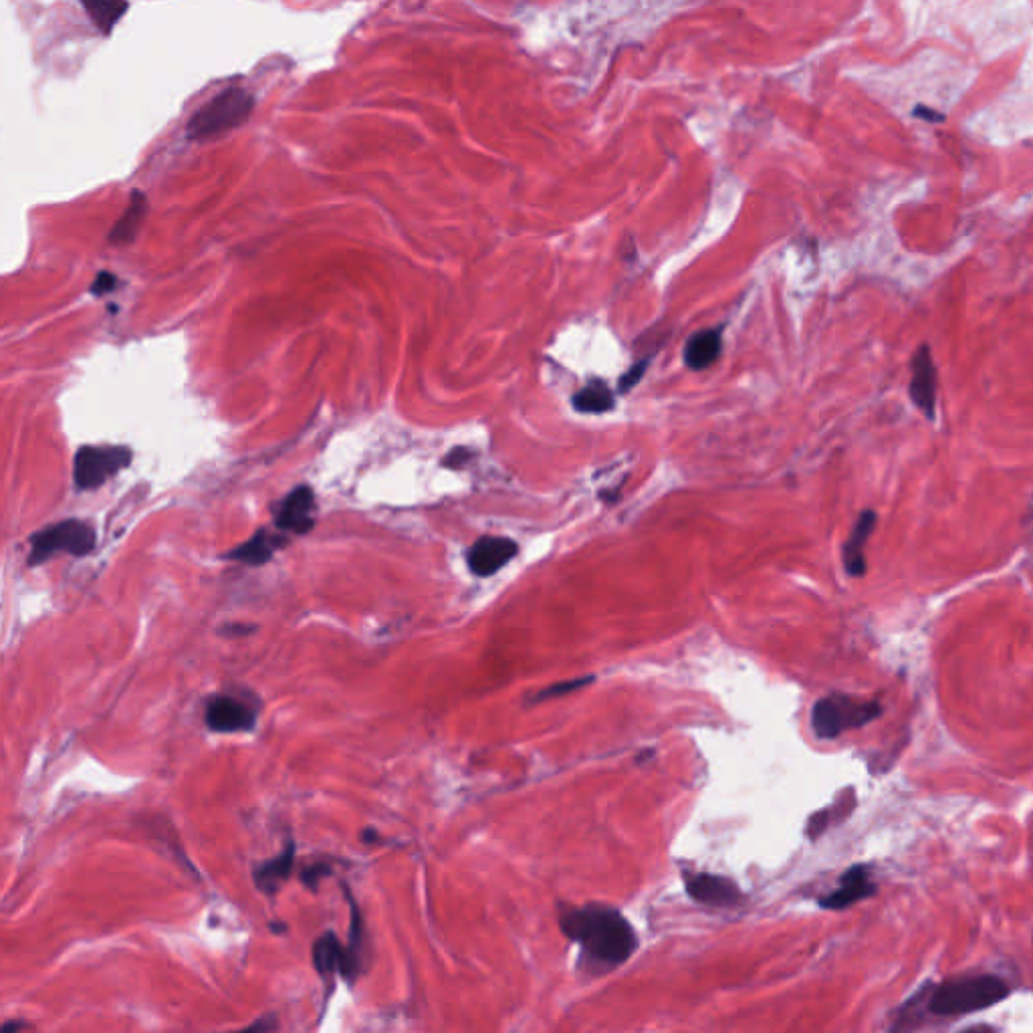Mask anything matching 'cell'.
I'll use <instances>...</instances> for the list:
<instances>
[{"mask_svg":"<svg viewBox=\"0 0 1033 1033\" xmlns=\"http://www.w3.org/2000/svg\"><path fill=\"white\" fill-rule=\"evenodd\" d=\"M560 927L576 940L592 963L604 969L626 963L638 945L635 928L626 916L606 904L565 908L560 915Z\"/></svg>","mask_w":1033,"mask_h":1033,"instance_id":"1","label":"cell"},{"mask_svg":"<svg viewBox=\"0 0 1033 1033\" xmlns=\"http://www.w3.org/2000/svg\"><path fill=\"white\" fill-rule=\"evenodd\" d=\"M1010 986L998 975H963L937 986L933 983L928 1013L937 1018H961L989 1010L1010 998Z\"/></svg>","mask_w":1033,"mask_h":1033,"instance_id":"2","label":"cell"},{"mask_svg":"<svg viewBox=\"0 0 1033 1033\" xmlns=\"http://www.w3.org/2000/svg\"><path fill=\"white\" fill-rule=\"evenodd\" d=\"M882 715L878 701L834 693L820 699L811 711V727L820 739H835L845 731L864 727Z\"/></svg>","mask_w":1033,"mask_h":1033,"instance_id":"3","label":"cell"},{"mask_svg":"<svg viewBox=\"0 0 1033 1033\" xmlns=\"http://www.w3.org/2000/svg\"><path fill=\"white\" fill-rule=\"evenodd\" d=\"M255 107V97L243 87H228L190 118L187 134L190 140H209L247 121Z\"/></svg>","mask_w":1033,"mask_h":1033,"instance_id":"4","label":"cell"},{"mask_svg":"<svg viewBox=\"0 0 1033 1033\" xmlns=\"http://www.w3.org/2000/svg\"><path fill=\"white\" fill-rule=\"evenodd\" d=\"M95 543L97 535L89 523L79 519H65L31 535L29 565L45 564L55 553L61 552L83 557L94 552Z\"/></svg>","mask_w":1033,"mask_h":1033,"instance_id":"5","label":"cell"},{"mask_svg":"<svg viewBox=\"0 0 1033 1033\" xmlns=\"http://www.w3.org/2000/svg\"><path fill=\"white\" fill-rule=\"evenodd\" d=\"M131 462L128 447H82L73 462V479L79 491L99 489L107 479L116 477L119 470Z\"/></svg>","mask_w":1033,"mask_h":1033,"instance_id":"6","label":"cell"},{"mask_svg":"<svg viewBox=\"0 0 1033 1033\" xmlns=\"http://www.w3.org/2000/svg\"><path fill=\"white\" fill-rule=\"evenodd\" d=\"M910 384L908 396L913 400L916 411L920 412L927 420H935L937 416V365L927 343L916 348L913 362H910Z\"/></svg>","mask_w":1033,"mask_h":1033,"instance_id":"7","label":"cell"},{"mask_svg":"<svg viewBox=\"0 0 1033 1033\" xmlns=\"http://www.w3.org/2000/svg\"><path fill=\"white\" fill-rule=\"evenodd\" d=\"M204 718L214 733H247L257 725V709L231 694H216L206 703Z\"/></svg>","mask_w":1033,"mask_h":1033,"instance_id":"8","label":"cell"},{"mask_svg":"<svg viewBox=\"0 0 1033 1033\" xmlns=\"http://www.w3.org/2000/svg\"><path fill=\"white\" fill-rule=\"evenodd\" d=\"M311 963L316 967L321 981L328 987V995L326 999L331 995L333 991V986H336V975H340L341 979L348 983V986H353L352 975V965H350V957H348V949L345 945L340 943L338 935L333 930H328L319 937L313 947H311Z\"/></svg>","mask_w":1033,"mask_h":1033,"instance_id":"9","label":"cell"},{"mask_svg":"<svg viewBox=\"0 0 1033 1033\" xmlns=\"http://www.w3.org/2000/svg\"><path fill=\"white\" fill-rule=\"evenodd\" d=\"M316 523V494L313 489L301 484L283 499L275 509V528L295 535H306Z\"/></svg>","mask_w":1033,"mask_h":1033,"instance_id":"10","label":"cell"},{"mask_svg":"<svg viewBox=\"0 0 1033 1033\" xmlns=\"http://www.w3.org/2000/svg\"><path fill=\"white\" fill-rule=\"evenodd\" d=\"M516 552L515 541L509 537H482L467 553V564L475 576L491 577L503 569Z\"/></svg>","mask_w":1033,"mask_h":1033,"instance_id":"11","label":"cell"},{"mask_svg":"<svg viewBox=\"0 0 1033 1033\" xmlns=\"http://www.w3.org/2000/svg\"><path fill=\"white\" fill-rule=\"evenodd\" d=\"M872 894H876V884L872 881V872H870L869 866L858 864V866L848 870L844 876L840 878V886L835 888L834 893L820 898V906L828 908V910H844L852 904L866 901Z\"/></svg>","mask_w":1033,"mask_h":1033,"instance_id":"12","label":"cell"},{"mask_svg":"<svg viewBox=\"0 0 1033 1033\" xmlns=\"http://www.w3.org/2000/svg\"><path fill=\"white\" fill-rule=\"evenodd\" d=\"M686 893L696 903L715 906H735L741 901L739 888L735 882L715 876V874H684Z\"/></svg>","mask_w":1033,"mask_h":1033,"instance_id":"13","label":"cell"},{"mask_svg":"<svg viewBox=\"0 0 1033 1033\" xmlns=\"http://www.w3.org/2000/svg\"><path fill=\"white\" fill-rule=\"evenodd\" d=\"M295 866V842L289 840L285 848L281 850V854H277L270 860H265L260 862L253 870V881H255V886L263 894L267 896H277L279 891H281L283 884L291 878L294 874Z\"/></svg>","mask_w":1033,"mask_h":1033,"instance_id":"14","label":"cell"},{"mask_svg":"<svg viewBox=\"0 0 1033 1033\" xmlns=\"http://www.w3.org/2000/svg\"><path fill=\"white\" fill-rule=\"evenodd\" d=\"M874 528H876V513H874L872 509H866V511H862L860 516H858L854 529H852L850 537L845 541L842 557H844L845 572L852 577H860L866 574L864 550H866V543H869L870 535H872Z\"/></svg>","mask_w":1033,"mask_h":1033,"instance_id":"15","label":"cell"},{"mask_svg":"<svg viewBox=\"0 0 1033 1033\" xmlns=\"http://www.w3.org/2000/svg\"><path fill=\"white\" fill-rule=\"evenodd\" d=\"M287 545V537L281 533H273L269 529H258L257 533L245 541L243 545L226 553V560L241 562V564L263 565L269 562L275 553Z\"/></svg>","mask_w":1033,"mask_h":1033,"instance_id":"16","label":"cell"},{"mask_svg":"<svg viewBox=\"0 0 1033 1033\" xmlns=\"http://www.w3.org/2000/svg\"><path fill=\"white\" fill-rule=\"evenodd\" d=\"M343 894L350 903V939H348V957H350V965H352V975L353 981L360 979V975L364 973V959H365V925L364 916H362V908L358 901L353 898V894L350 893V888L343 884Z\"/></svg>","mask_w":1033,"mask_h":1033,"instance_id":"17","label":"cell"},{"mask_svg":"<svg viewBox=\"0 0 1033 1033\" xmlns=\"http://www.w3.org/2000/svg\"><path fill=\"white\" fill-rule=\"evenodd\" d=\"M146 214H148V199L140 190H134L128 209H126L124 216L119 219L116 226H114V231H111V235H109V243L111 245L134 243V238L140 233Z\"/></svg>","mask_w":1033,"mask_h":1033,"instance_id":"18","label":"cell"},{"mask_svg":"<svg viewBox=\"0 0 1033 1033\" xmlns=\"http://www.w3.org/2000/svg\"><path fill=\"white\" fill-rule=\"evenodd\" d=\"M933 983L920 987L913 998L906 999L901 1010L896 1013L888 1033H915L928 1013V995H930Z\"/></svg>","mask_w":1033,"mask_h":1033,"instance_id":"19","label":"cell"},{"mask_svg":"<svg viewBox=\"0 0 1033 1033\" xmlns=\"http://www.w3.org/2000/svg\"><path fill=\"white\" fill-rule=\"evenodd\" d=\"M721 353V331L716 329H705L694 333L686 350H684V360L691 370H705L711 364H715L716 358Z\"/></svg>","mask_w":1033,"mask_h":1033,"instance_id":"20","label":"cell"},{"mask_svg":"<svg viewBox=\"0 0 1033 1033\" xmlns=\"http://www.w3.org/2000/svg\"><path fill=\"white\" fill-rule=\"evenodd\" d=\"M574 406L576 411L586 412V414H599V412L611 411L614 406V394L610 387L604 382H592L589 386L579 390L574 396Z\"/></svg>","mask_w":1033,"mask_h":1033,"instance_id":"21","label":"cell"},{"mask_svg":"<svg viewBox=\"0 0 1033 1033\" xmlns=\"http://www.w3.org/2000/svg\"><path fill=\"white\" fill-rule=\"evenodd\" d=\"M83 9L89 14V19L94 21L95 26L104 33V35H109L111 29L119 23V19L124 17V12L128 11V2H89L85 0L83 2Z\"/></svg>","mask_w":1033,"mask_h":1033,"instance_id":"22","label":"cell"},{"mask_svg":"<svg viewBox=\"0 0 1033 1033\" xmlns=\"http://www.w3.org/2000/svg\"><path fill=\"white\" fill-rule=\"evenodd\" d=\"M329 874H331V866H329V864H326V862H316V864L303 869V872H301V882L306 884L309 891L316 893L319 882L323 881Z\"/></svg>","mask_w":1033,"mask_h":1033,"instance_id":"23","label":"cell"},{"mask_svg":"<svg viewBox=\"0 0 1033 1033\" xmlns=\"http://www.w3.org/2000/svg\"><path fill=\"white\" fill-rule=\"evenodd\" d=\"M277 1030H279V1015L277 1013H267V1015L258 1018L247 1027L226 1033H275Z\"/></svg>","mask_w":1033,"mask_h":1033,"instance_id":"24","label":"cell"},{"mask_svg":"<svg viewBox=\"0 0 1033 1033\" xmlns=\"http://www.w3.org/2000/svg\"><path fill=\"white\" fill-rule=\"evenodd\" d=\"M594 681L592 677H586V679H579V681H567L560 682V684H552L547 691L537 694V701L541 699H553V696H560V694L572 693V691H577L582 686H586L589 682Z\"/></svg>","mask_w":1033,"mask_h":1033,"instance_id":"25","label":"cell"},{"mask_svg":"<svg viewBox=\"0 0 1033 1033\" xmlns=\"http://www.w3.org/2000/svg\"><path fill=\"white\" fill-rule=\"evenodd\" d=\"M470 458H472V450H469V448H452L443 460V465L448 469H460V467H465L469 462Z\"/></svg>","mask_w":1033,"mask_h":1033,"instance_id":"26","label":"cell"},{"mask_svg":"<svg viewBox=\"0 0 1033 1033\" xmlns=\"http://www.w3.org/2000/svg\"><path fill=\"white\" fill-rule=\"evenodd\" d=\"M116 277L111 273H99L97 279H95L94 285H92V294L94 295H104L109 294L116 289Z\"/></svg>","mask_w":1033,"mask_h":1033,"instance_id":"27","label":"cell"},{"mask_svg":"<svg viewBox=\"0 0 1033 1033\" xmlns=\"http://www.w3.org/2000/svg\"><path fill=\"white\" fill-rule=\"evenodd\" d=\"M646 364H648V362H640V364L635 365V368H632V370H630V372H628V374H626V376L620 380V390H622V392H628V390L635 386L636 382L642 377V374H645Z\"/></svg>","mask_w":1033,"mask_h":1033,"instance_id":"28","label":"cell"},{"mask_svg":"<svg viewBox=\"0 0 1033 1033\" xmlns=\"http://www.w3.org/2000/svg\"><path fill=\"white\" fill-rule=\"evenodd\" d=\"M251 632H255V626H245V624H238V626H224L223 630H221V635L226 636H247L251 635Z\"/></svg>","mask_w":1033,"mask_h":1033,"instance_id":"29","label":"cell"},{"mask_svg":"<svg viewBox=\"0 0 1033 1033\" xmlns=\"http://www.w3.org/2000/svg\"><path fill=\"white\" fill-rule=\"evenodd\" d=\"M915 116L916 118L928 119V121H943V119H945V116H940L939 111L928 109V107L925 106L916 107Z\"/></svg>","mask_w":1033,"mask_h":1033,"instance_id":"30","label":"cell"},{"mask_svg":"<svg viewBox=\"0 0 1033 1033\" xmlns=\"http://www.w3.org/2000/svg\"><path fill=\"white\" fill-rule=\"evenodd\" d=\"M26 1027L29 1025L23 1020H7V1022L2 1023L0 1033H23Z\"/></svg>","mask_w":1033,"mask_h":1033,"instance_id":"31","label":"cell"},{"mask_svg":"<svg viewBox=\"0 0 1033 1033\" xmlns=\"http://www.w3.org/2000/svg\"><path fill=\"white\" fill-rule=\"evenodd\" d=\"M959 1033H999V1030L993 1025H989V1023H977V1025H971V1027H967V1030Z\"/></svg>","mask_w":1033,"mask_h":1033,"instance_id":"32","label":"cell"},{"mask_svg":"<svg viewBox=\"0 0 1033 1033\" xmlns=\"http://www.w3.org/2000/svg\"><path fill=\"white\" fill-rule=\"evenodd\" d=\"M362 840H364L365 844H377L380 835L376 834V830H365Z\"/></svg>","mask_w":1033,"mask_h":1033,"instance_id":"33","label":"cell"}]
</instances>
